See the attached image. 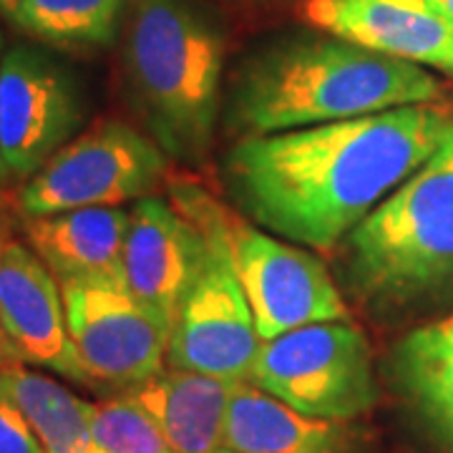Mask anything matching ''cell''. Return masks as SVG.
Listing matches in <instances>:
<instances>
[{
	"instance_id": "cell-1",
	"label": "cell",
	"mask_w": 453,
	"mask_h": 453,
	"mask_svg": "<svg viewBox=\"0 0 453 453\" xmlns=\"http://www.w3.org/2000/svg\"><path fill=\"white\" fill-rule=\"evenodd\" d=\"M451 121L441 109L413 104L242 136L226 151L222 184L252 225L330 252L434 157Z\"/></svg>"
},
{
	"instance_id": "cell-2",
	"label": "cell",
	"mask_w": 453,
	"mask_h": 453,
	"mask_svg": "<svg viewBox=\"0 0 453 453\" xmlns=\"http://www.w3.org/2000/svg\"><path fill=\"white\" fill-rule=\"evenodd\" d=\"M441 81L423 65L333 38L280 43L242 65L232 119L252 134H280L428 104Z\"/></svg>"
},
{
	"instance_id": "cell-3",
	"label": "cell",
	"mask_w": 453,
	"mask_h": 453,
	"mask_svg": "<svg viewBox=\"0 0 453 453\" xmlns=\"http://www.w3.org/2000/svg\"><path fill=\"white\" fill-rule=\"evenodd\" d=\"M342 280L375 318L453 295V121L434 157L345 237Z\"/></svg>"
},
{
	"instance_id": "cell-4",
	"label": "cell",
	"mask_w": 453,
	"mask_h": 453,
	"mask_svg": "<svg viewBox=\"0 0 453 453\" xmlns=\"http://www.w3.org/2000/svg\"><path fill=\"white\" fill-rule=\"evenodd\" d=\"M124 68L154 142L179 162H204L222 96L219 23L196 0H136Z\"/></svg>"
},
{
	"instance_id": "cell-5",
	"label": "cell",
	"mask_w": 453,
	"mask_h": 453,
	"mask_svg": "<svg viewBox=\"0 0 453 453\" xmlns=\"http://www.w3.org/2000/svg\"><path fill=\"white\" fill-rule=\"evenodd\" d=\"M172 199L207 237V257L179 310L166 365L226 380H247L259 335L226 237V210L187 181L172 184Z\"/></svg>"
},
{
	"instance_id": "cell-6",
	"label": "cell",
	"mask_w": 453,
	"mask_h": 453,
	"mask_svg": "<svg viewBox=\"0 0 453 453\" xmlns=\"http://www.w3.org/2000/svg\"><path fill=\"white\" fill-rule=\"evenodd\" d=\"M247 383L300 413L353 421L378 403V383L365 333L350 320L303 325L262 340Z\"/></svg>"
},
{
	"instance_id": "cell-7",
	"label": "cell",
	"mask_w": 453,
	"mask_h": 453,
	"mask_svg": "<svg viewBox=\"0 0 453 453\" xmlns=\"http://www.w3.org/2000/svg\"><path fill=\"white\" fill-rule=\"evenodd\" d=\"M169 172L166 151L124 121H98L33 174L18 210L26 219L88 207H121L151 196Z\"/></svg>"
},
{
	"instance_id": "cell-8",
	"label": "cell",
	"mask_w": 453,
	"mask_h": 453,
	"mask_svg": "<svg viewBox=\"0 0 453 453\" xmlns=\"http://www.w3.org/2000/svg\"><path fill=\"white\" fill-rule=\"evenodd\" d=\"M65 323L88 386L136 388L164 371L172 333L134 297L109 280L61 282Z\"/></svg>"
},
{
	"instance_id": "cell-9",
	"label": "cell",
	"mask_w": 453,
	"mask_h": 453,
	"mask_svg": "<svg viewBox=\"0 0 453 453\" xmlns=\"http://www.w3.org/2000/svg\"><path fill=\"white\" fill-rule=\"evenodd\" d=\"M225 225L259 340H273L303 325L348 320L342 292L323 259L229 211Z\"/></svg>"
},
{
	"instance_id": "cell-10",
	"label": "cell",
	"mask_w": 453,
	"mask_h": 453,
	"mask_svg": "<svg viewBox=\"0 0 453 453\" xmlns=\"http://www.w3.org/2000/svg\"><path fill=\"white\" fill-rule=\"evenodd\" d=\"M81 121V96L64 65L26 46L0 58V162L11 177L31 179Z\"/></svg>"
},
{
	"instance_id": "cell-11",
	"label": "cell",
	"mask_w": 453,
	"mask_h": 453,
	"mask_svg": "<svg viewBox=\"0 0 453 453\" xmlns=\"http://www.w3.org/2000/svg\"><path fill=\"white\" fill-rule=\"evenodd\" d=\"M207 257V237L159 196L129 210L124 242V285L172 333Z\"/></svg>"
},
{
	"instance_id": "cell-12",
	"label": "cell",
	"mask_w": 453,
	"mask_h": 453,
	"mask_svg": "<svg viewBox=\"0 0 453 453\" xmlns=\"http://www.w3.org/2000/svg\"><path fill=\"white\" fill-rule=\"evenodd\" d=\"M0 325L18 363L86 383L68 335L61 282L31 244L8 237L0 244Z\"/></svg>"
},
{
	"instance_id": "cell-13",
	"label": "cell",
	"mask_w": 453,
	"mask_h": 453,
	"mask_svg": "<svg viewBox=\"0 0 453 453\" xmlns=\"http://www.w3.org/2000/svg\"><path fill=\"white\" fill-rule=\"evenodd\" d=\"M305 16L342 41L453 76V23L426 0H308Z\"/></svg>"
},
{
	"instance_id": "cell-14",
	"label": "cell",
	"mask_w": 453,
	"mask_h": 453,
	"mask_svg": "<svg viewBox=\"0 0 453 453\" xmlns=\"http://www.w3.org/2000/svg\"><path fill=\"white\" fill-rule=\"evenodd\" d=\"M127 229L129 211L121 207H88L26 219L28 244L58 282L109 280L124 285Z\"/></svg>"
},
{
	"instance_id": "cell-15",
	"label": "cell",
	"mask_w": 453,
	"mask_h": 453,
	"mask_svg": "<svg viewBox=\"0 0 453 453\" xmlns=\"http://www.w3.org/2000/svg\"><path fill=\"white\" fill-rule=\"evenodd\" d=\"M240 380L164 368L136 388L124 390L159 426L174 453H214L225 449L229 401Z\"/></svg>"
},
{
	"instance_id": "cell-16",
	"label": "cell",
	"mask_w": 453,
	"mask_h": 453,
	"mask_svg": "<svg viewBox=\"0 0 453 453\" xmlns=\"http://www.w3.org/2000/svg\"><path fill=\"white\" fill-rule=\"evenodd\" d=\"M225 449L240 453H360V434L348 421L300 413L240 380L226 411Z\"/></svg>"
},
{
	"instance_id": "cell-17",
	"label": "cell",
	"mask_w": 453,
	"mask_h": 453,
	"mask_svg": "<svg viewBox=\"0 0 453 453\" xmlns=\"http://www.w3.org/2000/svg\"><path fill=\"white\" fill-rule=\"evenodd\" d=\"M393 380L446 453H453V315L418 325L395 342Z\"/></svg>"
},
{
	"instance_id": "cell-18",
	"label": "cell",
	"mask_w": 453,
	"mask_h": 453,
	"mask_svg": "<svg viewBox=\"0 0 453 453\" xmlns=\"http://www.w3.org/2000/svg\"><path fill=\"white\" fill-rule=\"evenodd\" d=\"M0 380L31 421L43 453H104L94 436L88 401L23 363L3 368Z\"/></svg>"
},
{
	"instance_id": "cell-19",
	"label": "cell",
	"mask_w": 453,
	"mask_h": 453,
	"mask_svg": "<svg viewBox=\"0 0 453 453\" xmlns=\"http://www.w3.org/2000/svg\"><path fill=\"white\" fill-rule=\"evenodd\" d=\"M129 0H16L8 13L23 31L53 46H109Z\"/></svg>"
},
{
	"instance_id": "cell-20",
	"label": "cell",
	"mask_w": 453,
	"mask_h": 453,
	"mask_svg": "<svg viewBox=\"0 0 453 453\" xmlns=\"http://www.w3.org/2000/svg\"><path fill=\"white\" fill-rule=\"evenodd\" d=\"M91 426L104 453H174L154 418L127 393L91 403Z\"/></svg>"
},
{
	"instance_id": "cell-21",
	"label": "cell",
	"mask_w": 453,
	"mask_h": 453,
	"mask_svg": "<svg viewBox=\"0 0 453 453\" xmlns=\"http://www.w3.org/2000/svg\"><path fill=\"white\" fill-rule=\"evenodd\" d=\"M0 453H43L41 441L18 405L13 393L0 380Z\"/></svg>"
},
{
	"instance_id": "cell-22",
	"label": "cell",
	"mask_w": 453,
	"mask_h": 453,
	"mask_svg": "<svg viewBox=\"0 0 453 453\" xmlns=\"http://www.w3.org/2000/svg\"><path fill=\"white\" fill-rule=\"evenodd\" d=\"M5 240V232H3V226H0V244ZM18 363L16 353H13V348H11V342L5 338V333H3V325H0V371L3 368H8V365H13Z\"/></svg>"
},
{
	"instance_id": "cell-23",
	"label": "cell",
	"mask_w": 453,
	"mask_h": 453,
	"mask_svg": "<svg viewBox=\"0 0 453 453\" xmlns=\"http://www.w3.org/2000/svg\"><path fill=\"white\" fill-rule=\"evenodd\" d=\"M426 3H428L431 11H436L438 16L453 23V0H426Z\"/></svg>"
},
{
	"instance_id": "cell-24",
	"label": "cell",
	"mask_w": 453,
	"mask_h": 453,
	"mask_svg": "<svg viewBox=\"0 0 453 453\" xmlns=\"http://www.w3.org/2000/svg\"><path fill=\"white\" fill-rule=\"evenodd\" d=\"M13 3H16V0H0V5H3V8H5V11H8V8H11V5H13Z\"/></svg>"
},
{
	"instance_id": "cell-25",
	"label": "cell",
	"mask_w": 453,
	"mask_h": 453,
	"mask_svg": "<svg viewBox=\"0 0 453 453\" xmlns=\"http://www.w3.org/2000/svg\"><path fill=\"white\" fill-rule=\"evenodd\" d=\"M5 174H8V172H5V166H3V162H0V179L5 177Z\"/></svg>"
},
{
	"instance_id": "cell-26",
	"label": "cell",
	"mask_w": 453,
	"mask_h": 453,
	"mask_svg": "<svg viewBox=\"0 0 453 453\" xmlns=\"http://www.w3.org/2000/svg\"><path fill=\"white\" fill-rule=\"evenodd\" d=\"M214 453H240V451H232V449H219V451Z\"/></svg>"
}]
</instances>
